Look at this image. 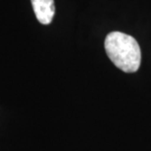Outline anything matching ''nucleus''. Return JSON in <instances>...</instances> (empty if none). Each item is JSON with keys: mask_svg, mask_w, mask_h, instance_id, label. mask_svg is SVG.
I'll return each mask as SVG.
<instances>
[{"mask_svg": "<svg viewBox=\"0 0 151 151\" xmlns=\"http://www.w3.org/2000/svg\"><path fill=\"white\" fill-rule=\"evenodd\" d=\"M105 50L114 65L125 73H134L141 61L140 47L132 35L112 32L105 38Z\"/></svg>", "mask_w": 151, "mask_h": 151, "instance_id": "f257e3e1", "label": "nucleus"}, {"mask_svg": "<svg viewBox=\"0 0 151 151\" xmlns=\"http://www.w3.org/2000/svg\"><path fill=\"white\" fill-rule=\"evenodd\" d=\"M37 21L42 25H49L55 15L54 0H32Z\"/></svg>", "mask_w": 151, "mask_h": 151, "instance_id": "f03ea898", "label": "nucleus"}]
</instances>
